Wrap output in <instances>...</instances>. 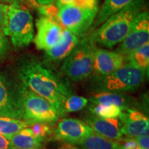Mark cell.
I'll list each match as a JSON object with an SVG mask.
<instances>
[{
    "mask_svg": "<svg viewBox=\"0 0 149 149\" xmlns=\"http://www.w3.org/2000/svg\"><path fill=\"white\" fill-rule=\"evenodd\" d=\"M21 83L26 88L47 100L63 116V104L71 91L56 74L36 61L20 65L18 71Z\"/></svg>",
    "mask_w": 149,
    "mask_h": 149,
    "instance_id": "1",
    "label": "cell"
},
{
    "mask_svg": "<svg viewBox=\"0 0 149 149\" xmlns=\"http://www.w3.org/2000/svg\"><path fill=\"white\" fill-rule=\"evenodd\" d=\"M144 0H135L108 18L90 37L95 44L111 48L124 40L132 24L144 9Z\"/></svg>",
    "mask_w": 149,
    "mask_h": 149,
    "instance_id": "2",
    "label": "cell"
},
{
    "mask_svg": "<svg viewBox=\"0 0 149 149\" xmlns=\"http://www.w3.org/2000/svg\"><path fill=\"white\" fill-rule=\"evenodd\" d=\"M3 35L10 37L16 48L25 47L31 44L35 36V27L28 6L19 3L8 4Z\"/></svg>",
    "mask_w": 149,
    "mask_h": 149,
    "instance_id": "3",
    "label": "cell"
},
{
    "mask_svg": "<svg viewBox=\"0 0 149 149\" xmlns=\"http://www.w3.org/2000/svg\"><path fill=\"white\" fill-rule=\"evenodd\" d=\"M96 48V44L90 37H84L63 61L61 73L73 81L87 79L93 72Z\"/></svg>",
    "mask_w": 149,
    "mask_h": 149,
    "instance_id": "4",
    "label": "cell"
},
{
    "mask_svg": "<svg viewBox=\"0 0 149 149\" xmlns=\"http://www.w3.org/2000/svg\"><path fill=\"white\" fill-rule=\"evenodd\" d=\"M148 70L141 69L125 63L111 73L97 77V88L99 91L125 93L137 90L142 84Z\"/></svg>",
    "mask_w": 149,
    "mask_h": 149,
    "instance_id": "5",
    "label": "cell"
},
{
    "mask_svg": "<svg viewBox=\"0 0 149 149\" xmlns=\"http://www.w3.org/2000/svg\"><path fill=\"white\" fill-rule=\"evenodd\" d=\"M22 120L30 124L44 123L53 124L60 115L47 100L33 92L22 84L19 85Z\"/></svg>",
    "mask_w": 149,
    "mask_h": 149,
    "instance_id": "6",
    "label": "cell"
},
{
    "mask_svg": "<svg viewBox=\"0 0 149 149\" xmlns=\"http://www.w3.org/2000/svg\"><path fill=\"white\" fill-rule=\"evenodd\" d=\"M99 8H83L66 5L59 8L58 18L61 26L77 37H85L97 14Z\"/></svg>",
    "mask_w": 149,
    "mask_h": 149,
    "instance_id": "7",
    "label": "cell"
},
{
    "mask_svg": "<svg viewBox=\"0 0 149 149\" xmlns=\"http://www.w3.org/2000/svg\"><path fill=\"white\" fill-rule=\"evenodd\" d=\"M149 43V14L146 10L137 15L117 51L124 56Z\"/></svg>",
    "mask_w": 149,
    "mask_h": 149,
    "instance_id": "8",
    "label": "cell"
},
{
    "mask_svg": "<svg viewBox=\"0 0 149 149\" xmlns=\"http://www.w3.org/2000/svg\"><path fill=\"white\" fill-rule=\"evenodd\" d=\"M0 117L22 120L19 86H14L0 73Z\"/></svg>",
    "mask_w": 149,
    "mask_h": 149,
    "instance_id": "9",
    "label": "cell"
},
{
    "mask_svg": "<svg viewBox=\"0 0 149 149\" xmlns=\"http://www.w3.org/2000/svg\"><path fill=\"white\" fill-rule=\"evenodd\" d=\"M93 133V129L87 123L72 118L61 120L55 130L56 139L74 145H80Z\"/></svg>",
    "mask_w": 149,
    "mask_h": 149,
    "instance_id": "10",
    "label": "cell"
},
{
    "mask_svg": "<svg viewBox=\"0 0 149 149\" xmlns=\"http://www.w3.org/2000/svg\"><path fill=\"white\" fill-rule=\"evenodd\" d=\"M35 26L36 34L33 41L37 49L44 51L57 44L64 29L59 24L44 17L37 19Z\"/></svg>",
    "mask_w": 149,
    "mask_h": 149,
    "instance_id": "11",
    "label": "cell"
},
{
    "mask_svg": "<svg viewBox=\"0 0 149 149\" xmlns=\"http://www.w3.org/2000/svg\"><path fill=\"white\" fill-rule=\"evenodd\" d=\"M118 118L122 124L123 135L130 138L148 135V117L141 112L135 109H128L123 111Z\"/></svg>",
    "mask_w": 149,
    "mask_h": 149,
    "instance_id": "12",
    "label": "cell"
},
{
    "mask_svg": "<svg viewBox=\"0 0 149 149\" xmlns=\"http://www.w3.org/2000/svg\"><path fill=\"white\" fill-rule=\"evenodd\" d=\"M126 63V57L117 51L97 48L94 55L93 70L97 77L111 73Z\"/></svg>",
    "mask_w": 149,
    "mask_h": 149,
    "instance_id": "13",
    "label": "cell"
},
{
    "mask_svg": "<svg viewBox=\"0 0 149 149\" xmlns=\"http://www.w3.org/2000/svg\"><path fill=\"white\" fill-rule=\"evenodd\" d=\"M80 40L77 37L64 28L60 39L57 44L45 51L46 59L53 62H59L64 60L77 47Z\"/></svg>",
    "mask_w": 149,
    "mask_h": 149,
    "instance_id": "14",
    "label": "cell"
},
{
    "mask_svg": "<svg viewBox=\"0 0 149 149\" xmlns=\"http://www.w3.org/2000/svg\"><path fill=\"white\" fill-rule=\"evenodd\" d=\"M87 124L97 135L115 141L122 139V124L119 118H101L94 116L88 119Z\"/></svg>",
    "mask_w": 149,
    "mask_h": 149,
    "instance_id": "15",
    "label": "cell"
},
{
    "mask_svg": "<svg viewBox=\"0 0 149 149\" xmlns=\"http://www.w3.org/2000/svg\"><path fill=\"white\" fill-rule=\"evenodd\" d=\"M92 104L100 105H113L120 107L123 111L130 109L133 100L127 95L122 93L102 91L95 94L90 98Z\"/></svg>",
    "mask_w": 149,
    "mask_h": 149,
    "instance_id": "16",
    "label": "cell"
},
{
    "mask_svg": "<svg viewBox=\"0 0 149 149\" xmlns=\"http://www.w3.org/2000/svg\"><path fill=\"white\" fill-rule=\"evenodd\" d=\"M15 149L39 148L43 146L44 140L33 134L31 128L22 129L14 135L7 137Z\"/></svg>",
    "mask_w": 149,
    "mask_h": 149,
    "instance_id": "17",
    "label": "cell"
},
{
    "mask_svg": "<svg viewBox=\"0 0 149 149\" xmlns=\"http://www.w3.org/2000/svg\"><path fill=\"white\" fill-rule=\"evenodd\" d=\"M135 0H104L95 17L94 27L101 26L108 18L131 3Z\"/></svg>",
    "mask_w": 149,
    "mask_h": 149,
    "instance_id": "18",
    "label": "cell"
},
{
    "mask_svg": "<svg viewBox=\"0 0 149 149\" xmlns=\"http://www.w3.org/2000/svg\"><path fill=\"white\" fill-rule=\"evenodd\" d=\"M82 149H121V144L95 133L88 136L80 144Z\"/></svg>",
    "mask_w": 149,
    "mask_h": 149,
    "instance_id": "19",
    "label": "cell"
},
{
    "mask_svg": "<svg viewBox=\"0 0 149 149\" xmlns=\"http://www.w3.org/2000/svg\"><path fill=\"white\" fill-rule=\"evenodd\" d=\"M126 62L146 70L149 67V43L144 44L126 56Z\"/></svg>",
    "mask_w": 149,
    "mask_h": 149,
    "instance_id": "20",
    "label": "cell"
},
{
    "mask_svg": "<svg viewBox=\"0 0 149 149\" xmlns=\"http://www.w3.org/2000/svg\"><path fill=\"white\" fill-rule=\"evenodd\" d=\"M27 127L29 124L22 120L0 117V135L6 138Z\"/></svg>",
    "mask_w": 149,
    "mask_h": 149,
    "instance_id": "21",
    "label": "cell"
},
{
    "mask_svg": "<svg viewBox=\"0 0 149 149\" xmlns=\"http://www.w3.org/2000/svg\"><path fill=\"white\" fill-rule=\"evenodd\" d=\"M91 111L95 116L101 118H118L123 110L120 107L113 105L91 104Z\"/></svg>",
    "mask_w": 149,
    "mask_h": 149,
    "instance_id": "22",
    "label": "cell"
},
{
    "mask_svg": "<svg viewBox=\"0 0 149 149\" xmlns=\"http://www.w3.org/2000/svg\"><path fill=\"white\" fill-rule=\"evenodd\" d=\"M88 103V99L84 97L70 95L67 97L63 104V114L64 115L66 113L81 111L86 107Z\"/></svg>",
    "mask_w": 149,
    "mask_h": 149,
    "instance_id": "23",
    "label": "cell"
},
{
    "mask_svg": "<svg viewBox=\"0 0 149 149\" xmlns=\"http://www.w3.org/2000/svg\"><path fill=\"white\" fill-rule=\"evenodd\" d=\"M37 9L38 10L40 17L50 19L59 24L58 18L59 8L55 4V2L45 5H40Z\"/></svg>",
    "mask_w": 149,
    "mask_h": 149,
    "instance_id": "24",
    "label": "cell"
},
{
    "mask_svg": "<svg viewBox=\"0 0 149 149\" xmlns=\"http://www.w3.org/2000/svg\"><path fill=\"white\" fill-rule=\"evenodd\" d=\"M51 125V124L44 123H33L30 124L29 127L36 137L45 141L48 136L53 133Z\"/></svg>",
    "mask_w": 149,
    "mask_h": 149,
    "instance_id": "25",
    "label": "cell"
},
{
    "mask_svg": "<svg viewBox=\"0 0 149 149\" xmlns=\"http://www.w3.org/2000/svg\"><path fill=\"white\" fill-rule=\"evenodd\" d=\"M99 0H72L70 4L83 8H99Z\"/></svg>",
    "mask_w": 149,
    "mask_h": 149,
    "instance_id": "26",
    "label": "cell"
},
{
    "mask_svg": "<svg viewBox=\"0 0 149 149\" xmlns=\"http://www.w3.org/2000/svg\"><path fill=\"white\" fill-rule=\"evenodd\" d=\"M8 3L0 1V32L3 34L7 18V10Z\"/></svg>",
    "mask_w": 149,
    "mask_h": 149,
    "instance_id": "27",
    "label": "cell"
},
{
    "mask_svg": "<svg viewBox=\"0 0 149 149\" xmlns=\"http://www.w3.org/2000/svg\"><path fill=\"white\" fill-rule=\"evenodd\" d=\"M8 49V42L6 36L0 32V58L6 55Z\"/></svg>",
    "mask_w": 149,
    "mask_h": 149,
    "instance_id": "28",
    "label": "cell"
},
{
    "mask_svg": "<svg viewBox=\"0 0 149 149\" xmlns=\"http://www.w3.org/2000/svg\"><path fill=\"white\" fill-rule=\"evenodd\" d=\"M138 146L141 148L149 149V136L148 135H143L135 137Z\"/></svg>",
    "mask_w": 149,
    "mask_h": 149,
    "instance_id": "29",
    "label": "cell"
},
{
    "mask_svg": "<svg viewBox=\"0 0 149 149\" xmlns=\"http://www.w3.org/2000/svg\"><path fill=\"white\" fill-rule=\"evenodd\" d=\"M139 148L135 139L130 137L125 140L123 144L121 145V149H138Z\"/></svg>",
    "mask_w": 149,
    "mask_h": 149,
    "instance_id": "30",
    "label": "cell"
},
{
    "mask_svg": "<svg viewBox=\"0 0 149 149\" xmlns=\"http://www.w3.org/2000/svg\"><path fill=\"white\" fill-rule=\"evenodd\" d=\"M0 149H15L6 137L0 135Z\"/></svg>",
    "mask_w": 149,
    "mask_h": 149,
    "instance_id": "31",
    "label": "cell"
},
{
    "mask_svg": "<svg viewBox=\"0 0 149 149\" xmlns=\"http://www.w3.org/2000/svg\"><path fill=\"white\" fill-rule=\"evenodd\" d=\"M24 3L26 6L30 7V8L37 9L40 5L37 3L35 0H24Z\"/></svg>",
    "mask_w": 149,
    "mask_h": 149,
    "instance_id": "32",
    "label": "cell"
},
{
    "mask_svg": "<svg viewBox=\"0 0 149 149\" xmlns=\"http://www.w3.org/2000/svg\"><path fill=\"white\" fill-rule=\"evenodd\" d=\"M72 1V0H55V3L59 8H60V7L64 6L70 4Z\"/></svg>",
    "mask_w": 149,
    "mask_h": 149,
    "instance_id": "33",
    "label": "cell"
},
{
    "mask_svg": "<svg viewBox=\"0 0 149 149\" xmlns=\"http://www.w3.org/2000/svg\"><path fill=\"white\" fill-rule=\"evenodd\" d=\"M58 149H80L77 148L75 145L71 144H68V143H64V144H62L59 147Z\"/></svg>",
    "mask_w": 149,
    "mask_h": 149,
    "instance_id": "34",
    "label": "cell"
},
{
    "mask_svg": "<svg viewBox=\"0 0 149 149\" xmlns=\"http://www.w3.org/2000/svg\"><path fill=\"white\" fill-rule=\"evenodd\" d=\"M39 5H45L55 2V0H35Z\"/></svg>",
    "mask_w": 149,
    "mask_h": 149,
    "instance_id": "35",
    "label": "cell"
},
{
    "mask_svg": "<svg viewBox=\"0 0 149 149\" xmlns=\"http://www.w3.org/2000/svg\"><path fill=\"white\" fill-rule=\"evenodd\" d=\"M6 2L8 4H12V3H19V4H25L24 0H6Z\"/></svg>",
    "mask_w": 149,
    "mask_h": 149,
    "instance_id": "36",
    "label": "cell"
},
{
    "mask_svg": "<svg viewBox=\"0 0 149 149\" xmlns=\"http://www.w3.org/2000/svg\"><path fill=\"white\" fill-rule=\"evenodd\" d=\"M0 1H1V2H4V3H7V2H6V0H0Z\"/></svg>",
    "mask_w": 149,
    "mask_h": 149,
    "instance_id": "37",
    "label": "cell"
},
{
    "mask_svg": "<svg viewBox=\"0 0 149 149\" xmlns=\"http://www.w3.org/2000/svg\"><path fill=\"white\" fill-rule=\"evenodd\" d=\"M33 149H42V148H33Z\"/></svg>",
    "mask_w": 149,
    "mask_h": 149,
    "instance_id": "38",
    "label": "cell"
},
{
    "mask_svg": "<svg viewBox=\"0 0 149 149\" xmlns=\"http://www.w3.org/2000/svg\"><path fill=\"white\" fill-rule=\"evenodd\" d=\"M138 149H144V148H139Z\"/></svg>",
    "mask_w": 149,
    "mask_h": 149,
    "instance_id": "39",
    "label": "cell"
}]
</instances>
